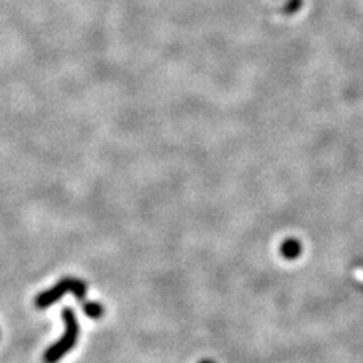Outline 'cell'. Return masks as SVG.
<instances>
[{"label": "cell", "instance_id": "5", "mask_svg": "<svg viewBox=\"0 0 363 363\" xmlns=\"http://www.w3.org/2000/svg\"><path fill=\"white\" fill-rule=\"evenodd\" d=\"M200 363H213V362L212 360H202Z\"/></svg>", "mask_w": 363, "mask_h": 363}, {"label": "cell", "instance_id": "1", "mask_svg": "<svg viewBox=\"0 0 363 363\" xmlns=\"http://www.w3.org/2000/svg\"><path fill=\"white\" fill-rule=\"evenodd\" d=\"M63 321L65 324V333L60 336L59 341L49 347L45 353V363H56L63 359L65 354L74 348V345L79 339V321L74 310L65 307L63 310Z\"/></svg>", "mask_w": 363, "mask_h": 363}, {"label": "cell", "instance_id": "3", "mask_svg": "<svg viewBox=\"0 0 363 363\" xmlns=\"http://www.w3.org/2000/svg\"><path fill=\"white\" fill-rule=\"evenodd\" d=\"M301 244L298 239H287L280 247V252L284 259H297L301 255Z\"/></svg>", "mask_w": 363, "mask_h": 363}, {"label": "cell", "instance_id": "2", "mask_svg": "<svg viewBox=\"0 0 363 363\" xmlns=\"http://www.w3.org/2000/svg\"><path fill=\"white\" fill-rule=\"evenodd\" d=\"M86 289H88V287H86L85 282L73 277H65L59 283H56L54 288L38 293L35 298V306L38 309H47L50 306H54L60 297H64L68 292L73 293L77 300L82 301L86 298Z\"/></svg>", "mask_w": 363, "mask_h": 363}, {"label": "cell", "instance_id": "4", "mask_svg": "<svg viewBox=\"0 0 363 363\" xmlns=\"http://www.w3.org/2000/svg\"><path fill=\"white\" fill-rule=\"evenodd\" d=\"M82 309L86 314V316H90L92 319H100L103 316V314H105V307H103L97 301H86V302H83Z\"/></svg>", "mask_w": 363, "mask_h": 363}]
</instances>
